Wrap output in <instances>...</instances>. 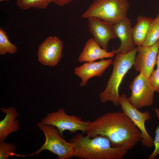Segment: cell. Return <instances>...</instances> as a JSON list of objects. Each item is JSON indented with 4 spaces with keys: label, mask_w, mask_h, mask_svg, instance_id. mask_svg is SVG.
Instances as JSON below:
<instances>
[{
    "label": "cell",
    "mask_w": 159,
    "mask_h": 159,
    "mask_svg": "<svg viewBox=\"0 0 159 159\" xmlns=\"http://www.w3.org/2000/svg\"><path fill=\"white\" fill-rule=\"evenodd\" d=\"M86 124L87 136L92 138L100 135L106 137L113 147L128 151L141 138L139 129L123 112L107 113Z\"/></svg>",
    "instance_id": "6da1fadb"
},
{
    "label": "cell",
    "mask_w": 159,
    "mask_h": 159,
    "mask_svg": "<svg viewBox=\"0 0 159 159\" xmlns=\"http://www.w3.org/2000/svg\"><path fill=\"white\" fill-rule=\"evenodd\" d=\"M152 20L150 17L141 16L138 17L137 24L132 28L133 37L137 46L142 45L143 43Z\"/></svg>",
    "instance_id": "2e32d148"
},
{
    "label": "cell",
    "mask_w": 159,
    "mask_h": 159,
    "mask_svg": "<svg viewBox=\"0 0 159 159\" xmlns=\"http://www.w3.org/2000/svg\"><path fill=\"white\" fill-rule=\"evenodd\" d=\"M137 48L126 54L117 53L113 65V69L105 90L99 95L100 102L111 101L116 106L120 105L119 88L123 78L133 66Z\"/></svg>",
    "instance_id": "3957f363"
},
{
    "label": "cell",
    "mask_w": 159,
    "mask_h": 159,
    "mask_svg": "<svg viewBox=\"0 0 159 159\" xmlns=\"http://www.w3.org/2000/svg\"><path fill=\"white\" fill-rule=\"evenodd\" d=\"M113 63V61L110 59H103L98 62H86L75 67L74 74L81 79L80 86L86 85L88 80L93 77L102 76L106 69Z\"/></svg>",
    "instance_id": "4fadbf2b"
},
{
    "label": "cell",
    "mask_w": 159,
    "mask_h": 159,
    "mask_svg": "<svg viewBox=\"0 0 159 159\" xmlns=\"http://www.w3.org/2000/svg\"><path fill=\"white\" fill-rule=\"evenodd\" d=\"M114 55L113 52H108L102 49L92 38L87 41L79 55L78 61L80 62H91L99 59L112 58Z\"/></svg>",
    "instance_id": "5bb4252c"
},
{
    "label": "cell",
    "mask_w": 159,
    "mask_h": 159,
    "mask_svg": "<svg viewBox=\"0 0 159 159\" xmlns=\"http://www.w3.org/2000/svg\"><path fill=\"white\" fill-rule=\"evenodd\" d=\"M9 0H0V1H9Z\"/></svg>",
    "instance_id": "d4e9b609"
},
{
    "label": "cell",
    "mask_w": 159,
    "mask_h": 159,
    "mask_svg": "<svg viewBox=\"0 0 159 159\" xmlns=\"http://www.w3.org/2000/svg\"><path fill=\"white\" fill-rule=\"evenodd\" d=\"M17 47L9 40L5 32L0 28V54L4 55L7 53L14 54L17 52Z\"/></svg>",
    "instance_id": "ac0fdd59"
},
{
    "label": "cell",
    "mask_w": 159,
    "mask_h": 159,
    "mask_svg": "<svg viewBox=\"0 0 159 159\" xmlns=\"http://www.w3.org/2000/svg\"><path fill=\"white\" fill-rule=\"evenodd\" d=\"M62 41L56 36L47 37L40 44L38 51L39 61L44 65L54 66L62 55Z\"/></svg>",
    "instance_id": "30bf717a"
},
{
    "label": "cell",
    "mask_w": 159,
    "mask_h": 159,
    "mask_svg": "<svg viewBox=\"0 0 159 159\" xmlns=\"http://www.w3.org/2000/svg\"><path fill=\"white\" fill-rule=\"evenodd\" d=\"M52 0H16L17 6L21 9L26 10L31 8L45 9Z\"/></svg>",
    "instance_id": "d6986e66"
},
{
    "label": "cell",
    "mask_w": 159,
    "mask_h": 159,
    "mask_svg": "<svg viewBox=\"0 0 159 159\" xmlns=\"http://www.w3.org/2000/svg\"><path fill=\"white\" fill-rule=\"evenodd\" d=\"M117 37L121 42L120 47L112 52L115 54L127 53L135 49L136 46L133 38L130 20L127 17L114 25Z\"/></svg>",
    "instance_id": "7c38bea8"
},
{
    "label": "cell",
    "mask_w": 159,
    "mask_h": 159,
    "mask_svg": "<svg viewBox=\"0 0 159 159\" xmlns=\"http://www.w3.org/2000/svg\"><path fill=\"white\" fill-rule=\"evenodd\" d=\"M41 122L56 127L62 137L64 130H69L72 133L80 130L84 133L87 128V122L82 120L80 117L77 116L67 115L63 108L47 114Z\"/></svg>",
    "instance_id": "8992f818"
},
{
    "label": "cell",
    "mask_w": 159,
    "mask_h": 159,
    "mask_svg": "<svg viewBox=\"0 0 159 159\" xmlns=\"http://www.w3.org/2000/svg\"><path fill=\"white\" fill-rule=\"evenodd\" d=\"M129 88L131 93L127 99L134 107L138 109L153 104L155 91L148 78L142 73L140 72L134 78Z\"/></svg>",
    "instance_id": "52a82bcc"
},
{
    "label": "cell",
    "mask_w": 159,
    "mask_h": 159,
    "mask_svg": "<svg viewBox=\"0 0 159 159\" xmlns=\"http://www.w3.org/2000/svg\"><path fill=\"white\" fill-rule=\"evenodd\" d=\"M72 0H52V2L59 6H63L66 5Z\"/></svg>",
    "instance_id": "603a6c76"
},
{
    "label": "cell",
    "mask_w": 159,
    "mask_h": 159,
    "mask_svg": "<svg viewBox=\"0 0 159 159\" xmlns=\"http://www.w3.org/2000/svg\"><path fill=\"white\" fill-rule=\"evenodd\" d=\"M129 6L127 0H94L82 16L97 18L114 26L127 17Z\"/></svg>",
    "instance_id": "277c9868"
},
{
    "label": "cell",
    "mask_w": 159,
    "mask_h": 159,
    "mask_svg": "<svg viewBox=\"0 0 159 159\" xmlns=\"http://www.w3.org/2000/svg\"><path fill=\"white\" fill-rule=\"evenodd\" d=\"M154 111L159 121V109L155 108L154 109ZM155 133V134L154 140L155 149L153 152L149 155L148 159H154L159 154V122L158 125L156 128Z\"/></svg>",
    "instance_id": "44dd1931"
},
{
    "label": "cell",
    "mask_w": 159,
    "mask_h": 159,
    "mask_svg": "<svg viewBox=\"0 0 159 159\" xmlns=\"http://www.w3.org/2000/svg\"><path fill=\"white\" fill-rule=\"evenodd\" d=\"M39 129L44 133L45 141L37 151L26 156L35 155L37 157L42 151L47 150L56 155L59 159H69L74 157V148L71 142L65 140L55 127L44 124L41 122L37 123Z\"/></svg>",
    "instance_id": "5b68a950"
},
{
    "label": "cell",
    "mask_w": 159,
    "mask_h": 159,
    "mask_svg": "<svg viewBox=\"0 0 159 159\" xmlns=\"http://www.w3.org/2000/svg\"><path fill=\"white\" fill-rule=\"evenodd\" d=\"M156 65L157 66V67H159V49L158 52V54L157 56L156 62Z\"/></svg>",
    "instance_id": "cb8c5ba5"
},
{
    "label": "cell",
    "mask_w": 159,
    "mask_h": 159,
    "mask_svg": "<svg viewBox=\"0 0 159 159\" xmlns=\"http://www.w3.org/2000/svg\"><path fill=\"white\" fill-rule=\"evenodd\" d=\"M159 39V13L153 19L148 30L145 40L141 46H150Z\"/></svg>",
    "instance_id": "e0dca14e"
},
{
    "label": "cell",
    "mask_w": 159,
    "mask_h": 159,
    "mask_svg": "<svg viewBox=\"0 0 159 159\" xmlns=\"http://www.w3.org/2000/svg\"><path fill=\"white\" fill-rule=\"evenodd\" d=\"M88 19L89 30L95 41L107 51L109 41L117 37L114 26L97 18L91 17Z\"/></svg>",
    "instance_id": "8fae6325"
},
{
    "label": "cell",
    "mask_w": 159,
    "mask_h": 159,
    "mask_svg": "<svg viewBox=\"0 0 159 159\" xmlns=\"http://www.w3.org/2000/svg\"><path fill=\"white\" fill-rule=\"evenodd\" d=\"M120 105L124 112L138 127L141 133L140 141L143 146L148 148L154 146V140L148 133L145 126L146 121L150 118L148 111L141 112L132 106L128 101L125 94L120 96Z\"/></svg>",
    "instance_id": "ba28073f"
},
{
    "label": "cell",
    "mask_w": 159,
    "mask_h": 159,
    "mask_svg": "<svg viewBox=\"0 0 159 159\" xmlns=\"http://www.w3.org/2000/svg\"><path fill=\"white\" fill-rule=\"evenodd\" d=\"M69 142L74 147V157L81 159H123L128 151L112 147L108 139L100 135L90 138L78 133Z\"/></svg>",
    "instance_id": "7a4b0ae2"
},
{
    "label": "cell",
    "mask_w": 159,
    "mask_h": 159,
    "mask_svg": "<svg viewBox=\"0 0 159 159\" xmlns=\"http://www.w3.org/2000/svg\"><path fill=\"white\" fill-rule=\"evenodd\" d=\"M148 80L155 91L159 93V67L153 70Z\"/></svg>",
    "instance_id": "7402d4cb"
},
{
    "label": "cell",
    "mask_w": 159,
    "mask_h": 159,
    "mask_svg": "<svg viewBox=\"0 0 159 159\" xmlns=\"http://www.w3.org/2000/svg\"><path fill=\"white\" fill-rule=\"evenodd\" d=\"M1 112L5 113L4 118L0 122V143L4 142L7 136L12 132H16L19 129L16 110L14 107L8 108L2 107Z\"/></svg>",
    "instance_id": "9a60e30c"
},
{
    "label": "cell",
    "mask_w": 159,
    "mask_h": 159,
    "mask_svg": "<svg viewBox=\"0 0 159 159\" xmlns=\"http://www.w3.org/2000/svg\"><path fill=\"white\" fill-rule=\"evenodd\" d=\"M16 149V145L13 143L4 141L0 143V159H7L10 156L24 157V155L15 154Z\"/></svg>",
    "instance_id": "ffe728a7"
},
{
    "label": "cell",
    "mask_w": 159,
    "mask_h": 159,
    "mask_svg": "<svg viewBox=\"0 0 159 159\" xmlns=\"http://www.w3.org/2000/svg\"><path fill=\"white\" fill-rule=\"evenodd\" d=\"M138 54L136 55L133 67L136 71L142 73L149 78L156 64L159 49V39L153 45L137 46Z\"/></svg>",
    "instance_id": "9c48e42d"
}]
</instances>
